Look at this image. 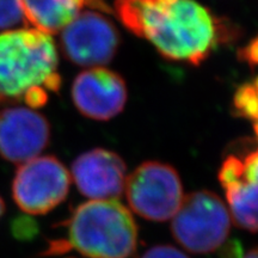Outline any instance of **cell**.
Returning <instances> with one entry per match:
<instances>
[{
    "mask_svg": "<svg viewBox=\"0 0 258 258\" xmlns=\"http://www.w3.org/2000/svg\"><path fill=\"white\" fill-rule=\"evenodd\" d=\"M243 258H258V247L250 250Z\"/></svg>",
    "mask_w": 258,
    "mask_h": 258,
    "instance_id": "17",
    "label": "cell"
},
{
    "mask_svg": "<svg viewBox=\"0 0 258 258\" xmlns=\"http://www.w3.org/2000/svg\"><path fill=\"white\" fill-rule=\"evenodd\" d=\"M124 192L132 211L150 221L172 219L184 199L178 172L160 161L138 166L125 179Z\"/></svg>",
    "mask_w": 258,
    "mask_h": 258,
    "instance_id": "5",
    "label": "cell"
},
{
    "mask_svg": "<svg viewBox=\"0 0 258 258\" xmlns=\"http://www.w3.org/2000/svg\"><path fill=\"white\" fill-rule=\"evenodd\" d=\"M231 222L230 212L217 194L199 190L183 199L172 218L171 232L190 252L211 253L227 240Z\"/></svg>",
    "mask_w": 258,
    "mask_h": 258,
    "instance_id": "4",
    "label": "cell"
},
{
    "mask_svg": "<svg viewBox=\"0 0 258 258\" xmlns=\"http://www.w3.org/2000/svg\"><path fill=\"white\" fill-rule=\"evenodd\" d=\"M120 44L114 24L97 12H80L61 34L64 56L84 67H98L110 62Z\"/></svg>",
    "mask_w": 258,
    "mask_h": 258,
    "instance_id": "7",
    "label": "cell"
},
{
    "mask_svg": "<svg viewBox=\"0 0 258 258\" xmlns=\"http://www.w3.org/2000/svg\"><path fill=\"white\" fill-rule=\"evenodd\" d=\"M24 21L48 35L63 30L80 14L84 0H19Z\"/></svg>",
    "mask_w": 258,
    "mask_h": 258,
    "instance_id": "12",
    "label": "cell"
},
{
    "mask_svg": "<svg viewBox=\"0 0 258 258\" xmlns=\"http://www.w3.org/2000/svg\"><path fill=\"white\" fill-rule=\"evenodd\" d=\"M77 188L91 200H117L124 190L127 167L111 151L96 148L83 153L72 164Z\"/></svg>",
    "mask_w": 258,
    "mask_h": 258,
    "instance_id": "11",
    "label": "cell"
},
{
    "mask_svg": "<svg viewBox=\"0 0 258 258\" xmlns=\"http://www.w3.org/2000/svg\"><path fill=\"white\" fill-rule=\"evenodd\" d=\"M50 127L43 115L27 106L0 110V156L15 164L38 157L47 147Z\"/></svg>",
    "mask_w": 258,
    "mask_h": 258,
    "instance_id": "9",
    "label": "cell"
},
{
    "mask_svg": "<svg viewBox=\"0 0 258 258\" xmlns=\"http://www.w3.org/2000/svg\"><path fill=\"white\" fill-rule=\"evenodd\" d=\"M140 258H189L186 254L171 245H156L148 249Z\"/></svg>",
    "mask_w": 258,
    "mask_h": 258,
    "instance_id": "15",
    "label": "cell"
},
{
    "mask_svg": "<svg viewBox=\"0 0 258 258\" xmlns=\"http://www.w3.org/2000/svg\"><path fill=\"white\" fill-rule=\"evenodd\" d=\"M36 222L27 217H17L12 221V233L18 239H31L37 233Z\"/></svg>",
    "mask_w": 258,
    "mask_h": 258,
    "instance_id": "14",
    "label": "cell"
},
{
    "mask_svg": "<svg viewBox=\"0 0 258 258\" xmlns=\"http://www.w3.org/2000/svg\"><path fill=\"white\" fill-rule=\"evenodd\" d=\"M56 47L50 35L34 28L0 34V104L25 103L36 109L61 86Z\"/></svg>",
    "mask_w": 258,
    "mask_h": 258,
    "instance_id": "2",
    "label": "cell"
},
{
    "mask_svg": "<svg viewBox=\"0 0 258 258\" xmlns=\"http://www.w3.org/2000/svg\"><path fill=\"white\" fill-rule=\"evenodd\" d=\"M232 221L245 231L258 232V148L228 154L219 170Z\"/></svg>",
    "mask_w": 258,
    "mask_h": 258,
    "instance_id": "8",
    "label": "cell"
},
{
    "mask_svg": "<svg viewBox=\"0 0 258 258\" xmlns=\"http://www.w3.org/2000/svg\"><path fill=\"white\" fill-rule=\"evenodd\" d=\"M23 21L19 0H0V30H11Z\"/></svg>",
    "mask_w": 258,
    "mask_h": 258,
    "instance_id": "13",
    "label": "cell"
},
{
    "mask_svg": "<svg viewBox=\"0 0 258 258\" xmlns=\"http://www.w3.org/2000/svg\"><path fill=\"white\" fill-rule=\"evenodd\" d=\"M72 98L84 116L106 121L123 110L127 88L120 74L103 67H93L84 71L74 80Z\"/></svg>",
    "mask_w": 258,
    "mask_h": 258,
    "instance_id": "10",
    "label": "cell"
},
{
    "mask_svg": "<svg viewBox=\"0 0 258 258\" xmlns=\"http://www.w3.org/2000/svg\"><path fill=\"white\" fill-rule=\"evenodd\" d=\"M5 213V203L3 201V199L0 198V218L3 217V214Z\"/></svg>",
    "mask_w": 258,
    "mask_h": 258,
    "instance_id": "18",
    "label": "cell"
},
{
    "mask_svg": "<svg viewBox=\"0 0 258 258\" xmlns=\"http://www.w3.org/2000/svg\"><path fill=\"white\" fill-rule=\"evenodd\" d=\"M67 245L88 258H131L138 249L139 228L117 200H90L64 222Z\"/></svg>",
    "mask_w": 258,
    "mask_h": 258,
    "instance_id": "3",
    "label": "cell"
},
{
    "mask_svg": "<svg viewBox=\"0 0 258 258\" xmlns=\"http://www.w3.org/2000/svg\"><path fill=\"white\" fill-rule=\"evenodd\" d=\"M84 2L90 8L95 10H101V11L106 12V14H110V8H109L106 0H84Z\"/></svg>",
    "mask_w": 258,
    "mask_h": 258,
    "instance_id": "16",
    "label": "cell"
},
{
    "mask_svg": "<svg viewBox=\"0 0 258 258\" xmlns=\"http://www.w3.org/2000/svg\"><path fill=\"white\" fill-rule=\"evenodd\" d=\"M70 185V172L57 158L36 157L19 165L12 182V198L28 214H47L64 201Z\"/></svg>",
    "mask_w": 258,
    "mask_h": 258,
    "instance_id": "6",
    "label": "cell"
},
{
    "mask_svg": "<svg viewBox=\"0 0 258 258\" xmlns=\"http://www.w3.org/2000/svg\"><path fill=\"white\" fill-rule=\"evenodd\" d=\"M115 14L170 60L200 64L221 41L217 19L195 0H116Z\"/></svg>",
    "mask_w": 258,
    "mask_h": 258,
    "instance_id": "1",
    "label": "cell"
}]
</instances>
